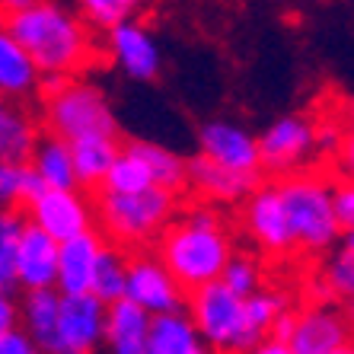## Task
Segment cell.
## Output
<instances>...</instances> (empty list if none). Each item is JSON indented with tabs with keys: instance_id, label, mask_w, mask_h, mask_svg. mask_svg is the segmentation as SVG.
<instances>
[{
	"instance_id": "1",
	"label": "cell",
	"mask_w": 354,
	"mask_h": 354,
	"mask_svg": "<svg viewBox=\"0 0 354 354\" xmlns=\"http://www.w3.org/2000/svg\"><path fill=\"white\" fill-rule=\"evenodd\" d=\"M3 32L29 55L39 77H67L90 61V29L58 3L17 0L3 7Z\"/></svg>"
},
{
	"instance_id": "2",
	"label": "cell",
	"mask_w": 354,
	"mask_h": 354,
	"mask_svg": "<svg viewBox=\"0 0 354 354\" xmlns=\"http://www.w3.org/2000/svg\"><path fill=\"white\" fill-rule=\"evenodd\" d=\"M157 259L182 294H192L221 281L227 262L233 259V239L211 207H192L182 217H173V223L160 233Z\"/></svg>"
},
{
	"instance_id": "3",
	"label": "cell",
	"mask_w": 354,
	"mask_h": 354,
	"mask_svg": "<svg viewBox=\"0 0 354 354\" xmlns=\"http://www.w3.org/2000/svg\"><path fill=\"white\" fill-rule=\"evenodd\" d=\"M176 217V195L163 189H150L140 195H109L99 192L93 207V221H99L102 233L115 239L118 246H138L173 223Z\"/></svg>"
},
{
	"instance_id": "4",
	"label": "cell",
	"mask_w": 354,
	"mask_h": 354,
	"mask_svg": "<svg viewBox=\"0 0 354 354\" xmlns=\"http://www.w3.org/2000/svg\"><path fill=\"white\" fill-rule=\"evenodd\" d=\"M288 217V230L294 246L306 252H322L332 249L342 236L332 214V185H326L316 176H288V179L274 185Z\"/></svg>"
},
{
	"instance_id": "5",
	"label": "cell",
	"mask_w": 354,
	"mask_h": 354,
	"mask_svg": "<svg viewBox=\"0 0 354 354\" xmlns=\"http://www.w3.org/2000/svg\"><path fill=\"white\" fill-rule=\"evenodd\" d=\"M45 122L51 138L77 144L86 138H115L118 122L106 93L83 80H67L55 96L45 99Z\"/></svg>"
},
{
	"instance_id": "6",
	"label": "cell",
	"mask_w": 354,
	"mask_h": 354,
	"mask_svg": "<svg viewBox=\"0 0 354 354\" xmlns=\"http://www.w3.org/2000/svg\"><path fill=\"white\" fill-rule=\"evenodd\" d=\"M185 310L207 351L214 348L221 354H246L252 348L246 338V322H243V300L230 294L221 281L192 290Z\"/></svg>"
},
{
	"instance_id": "7",
	"label": "cell",
	"mask_w": 354,
	"mask_h": 354,
	"mask_svg": "<svg viewBox=\"0 0 354 354\" xmlns=\"http://www.w3.org/2000/svg\"><path fill=\"white\" fill-rule=\"evenodd\" d=\"M259 169L268 173H294L297 166L316 153V124L304 115H281L256 138Z\"/></svg>"
},
{
	"instance_id": "8",
	"label": "cell",
	"mask_w": 354,
	"mask_h": 354,
	"mask_svg": "<svg viewBox=\"0 0 354 354\" xmlns=\"http://www.w3.org/2000/svg\"><path fill=\"white\" fill-rule=\"evenodd\" d=\"M124 300L138 306L140 313H147L150 319H157V316L182 313L185 294L157 256H131L124 272Z\"/></svg>"
},
{
	"instance_id": "9",
	"label": "cell",
	"mask_w": 354,
	"mask_h": 354,
	"mask_svg": "<svg viewBox=\"0 0 354 354\" xmlns=\"http://www.w3.org/2000/svg\"><path fill=\"white\" fill-rule=\"evenodd\" d=\"M23 221L39 227L55 243H67V239L93 230V205L77 189L71 192L45 189L32 205L26 207Z\"/></svg>"
},
{
	"instance_id": "10",
	"label": "cell",
	"mask_w": 354,
	"mask_h": 354,
	"mask_svg": "<svg viewBox=\"0 0 354 354\" xmlns=\"http://www.w3.org/2000/svg\"><path fill=\"white\" fill-rule=\"evenodd\" d=\"M102 332H106V306L96 297H61L55 354H93L102 345Z\"/></svg>"
},
{
	"instance_id": "11",
	"label": "cell",
	"mask_w": 354,
	"mask_h": 354,
	"mask_svg": "<svg viewBox=\"0 0 354 354\" xmlns=\"http://www.w3.org/2000/svg\"><path fill=\"white\" fill-rule=\"evenodd\" d=\"M198 144H201V157L211 160V163L230 169L239 176H256L259 179V150H256V138L236 122H227V118H217V122H205L201 124V134H198Z\"/></svg>"
},
{
	"instance_id": "12",
	"label": "cell",
	"mask_w": 354,
	"mask_h": 354,
	"mask_svg": "<svg viewBox=\"0 0 354 354\" xmlns=\"http://www.w3.org/2000/svg\"><path fill=\"white\" fill-rule=\"evenodd\" d=\"M13 278L17 288L29 290H55L58 278V243L48 239L39 227L23 223L17 243V256H13Z\"/></svg>"
},
{
	"instance_id": "13",
	"label": "cell",
	"mask_w": 354,
	"mask_h": 354,
	"mask_svg": "<svg viewBox=\"0 0 354 354\" xmlns=\"http://www.w3.org/2000/svg\"><path fill=\"white\" fill-rule=\"evenodd\" d=\"M249 236L272 256H284L294 249V239L288 230V217L281 207V198L274 185H256V192L246 198V211H243Z\"/></svg>"
},
{
	"instance_id": "14",
	"label": "cell",
	"mask_w": 354,
	"mask_h": 354,
	"mask_svg": "<svg viewBox=\"0 0 354 354\" xmlns=\"http://www.w3.org/2000/svg\"><path fill=\"white\" fill-rule=\"evenodd\" d=\"M348 319L332 306H310L304 313H294L290 332V354H329L348 345Z\"/></svg>"
},
{
	"instance_id": "15",
	"label": "cell",
	"mask_w": 354,
	"mask_h": 354,
	"mask_svg": "<svg viewBox=\"0 0 354 354\" xmlns=\"http://www.w3.org/2000/svg\"><path fill=\"white\" fill-rule=\"evenodd\" d=\"M106 35H109V55H112V61L131 80H153V77H160L163 55H160V45L147 26H140L131 19V23L118 26V29H112Z\"/></svg>"
},
{
	"instance_id": "16",
	"label": "cell",
	"mask_w": 354,
	"mask_h": 354,
	"mask_svg": "<svg viewBox=\"0 0 354 354\" xmlns=\"http://www.w3.org/2000/svg\"><path fill=\"white\" fill-rule=\"evenodd\" d=\"M106 246V239L96 230L80 233V236L58 243V278H55V290L61 297H83L90 294L93 272H96L99 252Z\"/></svg>"
},
{
	"instance_id": "17",
	"label": "cell",
	"mask_w": 354,
	"mask_h": 354,
	"mask_svg": "<svg viewBox=\"0 0 354 354\" xmlns=\"http://www.w3.org/2000/svg\"><path fill=\"white\" fill-rule=\"evenodd\" d=\"M185 179H189L205 198H211V201H223V205L243 201V198H249L259 185L256 176L230 173V169H223V166L205 160L201 153L192 157V160H185Z\"/></svg>"
},
{
	"instance_id": "18",
	"label": "cell",
	"mask_w": 354,
	"mask_h": 354,
	"mask_svg": "<svg viewBox=\"0 0 354 354\" xmlns=\"http://www.w3.org/2000/svg\"><path fill=\"white\" fill-rule=\"evenodd\" d=\"M147 329L150 316L140 313L134 304L118 300V304L106 306V342L109 354H147Z\"/></svg>"
},
{
	"instance_id": "19",
	"label": "cell",
	"mask_w": 354,
	"mask_h": 354,
	"mask_svg": "<svg viewBox=\"0 0 354 354\" xmlns=\"http://www.w3.org/2000/svg\"><path fill=\"white\" fill-rule=\"evenodd\" d=\"M58 290H29L19 306V329L41 354H55V335H58Z\"/></svg>"
},
{
	"instance_id": "20",
	"label": "cell",
	"mask_w": 354,
	"mask_h": 354,
	"mask_svg": "<svg viewBox=\"0 0 354 354\" xmlns=\"http://www.w3.org/2000/svg\"><path fill=\"white\" fill-rule=\"evenodd\" d=\"M35 140L39 131L32 118L26 115V109L0 96V163H29Z\"/></svg>"
},
{
	"instance_id": "21",
	"label": "cell",
	"mask_w": 354,
	"mask_h": 354,
	"mask_svg": "<svg viewBox=\"0 0 354 354\" xmlns=\"http://www.w3.org/2000/svg\"><path fill=\"white\" fill-rule=\"evenodd\" d=\"M39 71L29 61L23 48L0 29V96L3 99H29L32 93H39Z\"/></svg>"
},
{
	"instance_id": "22",
	"label": "cell",
	"mask_w": 354,
	"mask_h": 354,
	"mask_svg": "<svg viewBox=\"0 0 354 354\" xmlns=\"http://www.w3.org/2000/svg\"><path fill=\"white\" fill-rule=\"evenodd\" d=\"M29 169L39 176V182L45 185V189H55V192L77 189L71 144L51 138V134L35 140V150H32V157H29Z\"/></svg>"
},
{
	"instance_id": "23",
	"label": "cell",
	"mask_w": 354,
	"mask_h": 354,
	"mask_svg": "<svg viewBox=\"0 0 354 354\" xmlns=\"http://www.w3.org/2000/svg\"><path fill=\"white\" fill-rule=\"evenodd\" d=\"M147 354H211L198 338L195 326L185 313H169L150 319L147 329Z\"/></svg>"
},
{
	"instance_id": "24",
	"label": "cell",
	"mask_w": 354,
	"mask_h": 354,
	"mask_svg": "<svg viewBox=\"0 0 354 354\" xmlns=\"http://www.w3.org/2000/svg\"><path fill=\"white\" fill-rule=\"evenodd\" d=\"M124 150L134 153V157L144 163L150 182H153V189H163V192H169V195H176V192L189 182L185 179V160H182L179 153H173L169 147H163V144L131 140V144H124Z\"/></svg>"
},
{
	"instance_id": "25",
	"label": "cell",
	"mask_w": 354,
	"mask_h": 354,
	"mask_svg": "<svg viewBox=\"0 0 354 354\" xmlns=\"http://www.w3.org/2000/svg\"><path fill=\"white\" fill-rule=\"evenodd\" d=\"M122 153L115 138H86L71 144V160H74V179L83 189L102 185L106 173L112 169L115 157Z\"/></svg>"
},
{
	"instance_id": "26",
	"label": "cell",
	"mask_w": 354,
	"mask_h": 354,
	"mask_svg": "<svg viewBox=\"0 0 354 354\" xmlns=\"http://www.w3.org/2000/svg\"><path fill=\"white\" fill-rule=\"evenodd\" d=\"M124 272H128V259L122 256V249L106 243L99 252L96 272H93L90 294L96 297L102 306H112L118 300H124Z\"/></svg>"
},
{
	"instance_id": "27",
	"label": "cell",
	"mask_w": 354,
	"mask_h": 354,
	"mask_svg": "<svg viewBox=\"0 0 354 354\" xmlns=\"http://www.w3.org/2000/svg\"><path fill=\"white\" fill-rule=\"evenodd\" d=\"M45 192L29 163H0V211L29 207Z\"/></svg>"
},
{
	"instance_id": "28",
	"label": "cell",
	"mask_w": 354,
	"mask_h": 354,
	"mask_svg": "<svg viewBox=\"0 0 354 354\" xmlns=\"http://www.w3.org/2000/svg\"><path fill=\"white\" fill-rule=\"evenodd\" d=\"M288 310V297L278 290H256L252 297L243 300V322H246V338L249 345H256L262 338H268L274 319Z\"/></svg>"
},
{
	"instance_id": "29",
	"label": "cell",
	"mask_w": 354,
	"mask_h": 354,
	"mask_svg": "<svg viewBox=\"0 0 354 354\" xmlns=\"http://www.w3.org/2000/svg\"><path fill=\"white\" fill-rule=\"evenodd\" d=\"M150 189H153V182H150L144 163L122 147V153L115 157L112 169L102 179V192H109V195H140V192H150Z\"/></svg>"
},
{
	"instance_id": "30",
	"label": "cell",
	"mask_w": 354,
	"mask_h": 354,
	"mask_svg": "<svg viewBox=\"0 0 354 354\" xmlns=\"http://www.w3.org/2000/svg\"><path fill=\"white\" fill-rule=\"evenodd\" d=\"M23 214L19 211H0V294H13L17 278H13V256L23 233Z\"/></svg>"
},
{
	"instance_id": "31",
	"label": "cell",
	"mask_w": 354,
	"mask_h": 354,
	"mask_svg": "<svg viewBox=\"0 0 354 354\" xmlns=\"http://www.w3.org/2000/svg\"><path fill=\"white\" fill-rule=\"evenodd\" d=\"M134 13H138V7L131 0H86V3H80V23L102 29V32H112L118 26L131 23Z\"/></svg>"
},
{
	"instance_id": "32",
	"label": "cell",
	"mask_w": 354,
	"mask_h": 354,
	"mask_svg": "<svg viewBox=\"0 0 354 354\" xmlns=\"http://www.w3.org/2000/svg\"><path fill=\"white\" fill-rule=\"evenodd\" d=\"M322 290L329 297H342V300H348V297L354 294V246H351V239H345V243L332 252L329 265H326V288Z\"/></svg>"
},
{
	"instance_id": "33",
	"label": "cell",
	"mask_w": 354,
	"mask_h": 354,
	"mask_svg": "<svg viewBox=\"0 0 354 354\" xmlns=\"http://www.w3.org/2000/svg\"><path fill=\"white\" fill-rule=\"evenodd\" d=\"M221 284L230 294H236L239 300H246V297H252L259 290V284H262V272H259V262L252 256H243V252H233V259L227 262V268H223L221 274Z\"/></svg>"
},
{
	"instance_id": "34",
	"label": "cell",
	"mask_w": 354,
	"mask_h": 354,
	"mask_svg": "<svg viewBox=\"0 0 354 354\" xmlns=\"http://www.w3.org/2000/svg\"><path fill=\"white\" fill-rule=\"evenodd\" d=\"M332 214H335L338 230H351L354 227V189L348 182L332 189Z\"/></svg>"
},
{
	"instance_id": "35",
	"label": "cell",
	"mask_w": 354,
	"mask_h": 354,
	"mask_svg": "<svg viewBox=\"0 0 354 354\" xmlns=\"http://www.w3.org/2000/svg\"><path fill=\"white\" fill-rule=\"evenodd\" d=\"M0 354H41V351L29 342V338H26V332L17 326V329H10V332L0 335Z\"/></svg>"
},
{
	"instance_id": "36",
	"label": "cell",
	"mask_w": 354,
	"mask_h": 354,
	"mask_svg": "<svg viewBox=\"0 0 354 354\" xmlns=\"http://www.w3.org/2000/svg\"><path fill=\"white\" fill-rule=\"evenodd\" d=\"M19 326V306L13 294H0V335Z\"/></svg>"
},
{
	"instance_id": "37",
	"label": "cell",
	"mask_w": 354,
	"mask_h": 354,
	"mask_svg": "<svg viewBox=\"0 0 354 354\" xmlns=\"http://www.w3.org/2000/svg\"><path fill=\"white\" fill-rule=\"evenodd\" d=\"M290 332H294V313H290V310H284V313L274 319L268 338H274V342H284V345H288V342H290Z\"/></svg>"
},
{
	"instance_id": "38",
	"label": "cell",
	"mask_w": 354,
	"mask_h": 354,
	"mask_svg": "<svg viewBox=\"0 0 354 354\" xmlns=\"http://www.w3.org/2000/svg\"><path fill=\"white\" fill-rule=\"evenodd\" d=\"M246 354H290V348L284 345V342H274V338H262V342H256Z\"/></svg>"
},
{
	"instance_id": "39",
	"label": "cell",
	"mask_w": 354,
	"mask_h": 354,
	"mask_svg": "<svg viewBox=\"0 0 354 354\" xmlns=\"http://www.w3.org/2000/svg\"><path fill=\"white\" fill-rule=\"evenodd\" d=\"M338 147V134L332 124L326 128H316V150H335Z\"/></svg>"
},
{
	"instance_id": "40",
	"label": "cell",
	"mask_w": 354,
	"mask_h": 354,
	"mask_svg": "<svg viewBox=\"0 0 354 354\" xmlns=\"http://www.w3.org/2000/svg\"><path fill=\"white\" fill-rule=\"evenodd\" d=\"M329 354H354V351H351V345H345V348H338V351H329Z\"/></svg>"
},
{
	"instance_id": "41",
	"label": "cell",
	"mask_w": 354,
	"mask_h": 354,
	"mask_svg": "<svg viewBox=\"0 0 354 354\" xmlns=\"http://www.w3.org/2000/svg\"><path fill=\"white\" fill-rule=\"evenodd\" d=\"M0 29H3V7H0Z\"/></svg>"
}]
</instances>
